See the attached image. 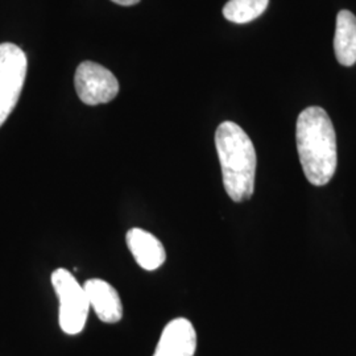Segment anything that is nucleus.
<instances>
[{
    "mask_svg": "<svg viewBox=\"0 0 356 356\" xmlns=\"http://www.w3.org/2000/svg\"><path fill=\"white\" fill-rule=\"evenodd\" d=\"M269 0H229L223 7V16L236 24L250 23L267 10Z\"/></svg>",
    "mask_w": 356,
    "mask_h": 356,
    "instance_id": "10",
    "label": "nucleus"
},
{
    "mask_svg": "<svg viewBox=\"0 0 356 356\" xmlns=\"http://www.w3.org/2000/svg\"><path fill=\"white\" fill-rule=\"evenodd\" d=\"M334 51L338 63L353 66L356 63V16L343 10L337 16Z\"/></svg>",
    "mask_w": 356,
    "mask_h": 356,
    "instance_id": "9",
    "label": "nucleus"
},
{
    "mask_svg": "<svg viewBox=\"0 0 356 356\" xmlns=\"http://www.w3.org/2000/svg\"><path fill=\"white\" fill-rule=\"evenodd\" d=\"M197 332L191 321L176 318L163 330L153 356H194Z\"/></svg>",
    "mask_w": 356,
    "mask_h": 356,
    "instance_id": "6",
    "label": "nucleus"
},
{
    "mask_svg": "<svg viewBox=\"0 0 356 356\" xmlns=\"http://www.w3.org/2000/svg\"><path fill=\"white\" fill-rule=\"evenodd\" d=\"M296 141L307 181L316 186L329 184L337 170L338 153L335 129L323 108L313 106L300 114Z\"/></svg>",
    "mask_w": 356,
    "mask_h": 356,
    "instance_id": "1",
    "label": "nucleus"
},
{
    "mask_svg": "<svg viewBox=\"0 0 356 356\" xmlns=\"http://www.w3.org/2000/svg\"><path fill=\"white\" fill-rule=\"evenodd\" d=\"M111 1H114V3L119 4V6H135L140 0H111Z\"/></svg>",
    "mask_w": 356,
    "mask_h": 356,
    "instance_id": "11",
    "label": "nucleus"
},
{
    "mask_svg": "<svg viewBox=\"0 0 356 356\" xmlns=\"http://www.w3.org/2000/svg\"><path fill=\"white\" fill-rule=\"evenodd\" d=\"M127 245L136 263L145 270H156L164 264L166 252L163 243L151 232L131 229L127 232Z\"/></svg>",
    "mask_w": 356,
    "mask_h": 356,
    "instance_id": "8",
    "label": "nucleus"
},
{
    "mask_svg": "<svg viewBox=\"0 0 356 356\" xmlns=\"http://www.w3.org/2000/svg\"><path fill=\"white\" fill-rule=\"evenodd\" d=\"M90 307L94 309L98 318L106 323H116L123 317V305L113 285L101 279H90L83 285Z\"/></svg>",
    "mask_w": 356,
    "mask_h": 356,
    "instance_id": "7",
    "label": "nucleus"
},
{
    "mask_svg": "<svg viewBox=\"0 0 356 356\" xmlns=\"http://www.w3.org/2000/svg\"><path fill=\"white\" fill-rule=\"evenodd\" d=\"M28 61L24 51L11 42L0 44V127L20 99Z\"/></svg>",
    "mask_w": 356,
    "mask_h": 356,
    "instance_id": "4",
    "label": "nucleus"
},
{
    "mask_svg": "<svg viewBox=\"0 0 356 356\" xmlns=\"http://www.w3.org/2000/svg\"><path fill=\"white\" fill-rule=\"evenodd\" d=\"M216 147L225 189L234 202L252 197L256 178V151L250 136L234 122L216 128Z\"/></svg>",
    "mask_w": 356,
    "mask_h": 356,
    "instance_id": "2",
    "label": "nucleus"
},
{
    "mask_svg": "<svg viewBox=\"0 0 356 356\" xmlns=\"http://www.w3.org/2000/svg\"><path fill=\"white\" fill-rule=\"evenodd\" d=\"M74 86L79 99L88 106L111 102L119 92L116 76L102 65L85 61L76 67Z\"/></svg>",
    "mask_w": 356,
    "mask_h": 356,
    "instance_id": "5",
    "label": "nucleus"
},
{
    "mask_svg": "<svg viewBox=\"0 0 356 356\" xmlns=\"http://www.w3.org/2000/svg\"><path fill=\"white\" fill-rule=\"evenodd\" d=\"M51 284L60 302V327L69 335L79 334L89 316L90 302L85 288L65 268H58L51 273Z\"/></svg>",
    "mask_w": 356,
    "mask_h": 356,
    "instance_id": "3",
    "label": "nucleus"
}]
</instances>
